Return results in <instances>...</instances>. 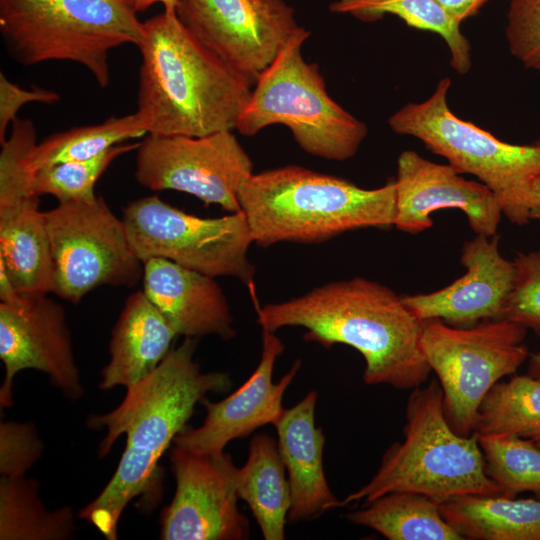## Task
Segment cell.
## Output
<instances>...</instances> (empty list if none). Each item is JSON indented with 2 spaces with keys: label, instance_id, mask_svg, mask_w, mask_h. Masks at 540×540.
I'll return each instance as SVG.
<instances>
[{
  "label": "cell",
  "instance_id": "cell-28",
  "mask_svg": "<svg viewBox=\"0 0 540 540\" xmlns=\"http://www.w3.org/2000/svg\"><path fill=\"white\" fill-rule=\"evenodd\" d=\"M474 432L540 441V379L514 374L496 383L480 405Z\"/></svg>",
  "mask_w": 540,
  "mask_h": 540
},
{
  "label": "cell",
  "instance_id": "cell-16",
  "mask_svg": "<svg viewBox=\"0 0 540 540\" xmlns=\"http://www.w3.org/2000/svg\"><path fill=\"white\" fill-rule=\"evenodd\" d=\"M394 226L417 234L433 225L439 209L461 210L476 234H497L502 210L494 193L480 181L467 180L450 164L432 162L412 150L397 161Z\"/></svg>",
  "mask_w": 540,
  "mask_h": 540
},
{
  "label": "cell",
  "instance_id": "cell-3",
  "mask_svg": "<svg viewBox=\"0 0 540 540\" xmlns=\"http://www.w3.org/2000/svg\"><path fill=\"white\" fill-rule=\"evenodd\" d=\"M137 47L135 113L147 134L201 137L236 128L254 83L202 45L176 11L144 21Z\"/></svg>",
  "mask_w": 540,
  "mask_h": 540
},
{
  "label": "cell",
  "instance_id": "cell-36",
  "mask_svg": "<svg viewBox=\"0 0 540 540\" xmlns=\"http://www.w3.org/2000/svg\"><path fill=\"white\" fill-rule=\"evenodd\" d=\"M460 23L475 15L488 0H438Z\"/></svg>",
  "mask_w": 540,
  "mask_h": 540
},
{
  "label": "cell",
  "instance_id": "cell-10",
  "mask_svg": "<svg viewBox=\"0 0 540 540\" xmlns=\"http://www.w3.org/2000/svg\"><path fill=\"white\" fill-rule=\"evenodd\" d=\"M122 220L143 263L160 257L214 278L254 283L255 267L247 255L253 239L241 211L201 218L153 195L128 203Z\"/></svg>",
  "mask_w": 540,
  "mask_h": 540
},
{
  "label": "cell",
  "instance_id": "cell-25",
  "mask_svg": "<svg viewBox=\"0 0 540 540\" xmlns=\"http://www.w3.org/2000/svg\"><path fill=\"white\" fill-rule=\"evenodd\" d=\"M349 512V522L389 540H464L443 518L440 503L414 492H390Z\"/></svg>",
  "mask_w": 540,
  "mask_h": 540
},
{
  "label": "cell",
  "instance_id": "cell-39",
  "mask_svg": "<svg viewBox=\"0 0 540 540\" xmlns=\"http://www.w3.org/2000/svg\"><path fill=\"white\" fill-rule=\"evenodd\" d=\"M527 374L540 379V351L529 355Z\"/></svg>",
  "mask_w": 540,
  "mask_h": 540
},
{
  "label": "cell",
  "instance_id": "cell-42",
  "mask_svg": "<svg viewBox=\"0 0 540 540\" xmlns=\"http://www.w3.org/2000/svg\"><path fill=\"white\" fill-rule=\"evenodd\" d=\"M534 144L540 145V138Z\"/></svg>",
  "mask_w": 540,
  "mask_h": 540
},
{
  "label": "cell",
  "instance_id": "cell-33",
  "mask_svg": "<svg viewBox=\"0 0 540 540\" xmlns=\"http://www.w3.org/2000/svg\"><path fill=\"white\" fill-rule=\"evenodd\" d=\"M506 38L514 57L540 71V0H511Z\"/></svg>",
  "mask_w": 540,
  "mask_h": 540
},
{
  "label": "cell",
  "instance_id": "cell-41",
  "mask_svg": "<svg viewBox=\"0 0 540 540\" xmlns=\"http://www.w3.org/2000/svg\"><path fill=\"white\" fill-rule=\"evenodd\" d=\"M531 219L540 220V208H536L531 211Z\"/></svg>",
  "mask_w": 540,
  "mask_h": 540
},
{
  "label": "cell",
  "instance_id": "cell-11",
  "mask_svg": "<svg viewBox=\"0 0 540 540\" xmlns=\"http://www.w3.org/2000/svg\"><path fill=\"white\" fill-rule=\"evenodd\" d=\"M52 260V291L77 304L95 288L132 287L143 278L122 219L104 199L58 203L44 212Z\"/></svg>",
  "mask_w": 540,
  "mask_h": 540
},
{
  "label": "cell",
  "instance_id": "cell-32",
  "mask_svg": "<svg viewBox=\"0 0 540 540\" xmlns=\"http://www.w3.org/2000/svg\"><path fill=\"white\" fill-rule=\"evenodd\" d=\"M515 278L500 320L531 329L540 336V251L519 253Z\"/></svg>",
  "mask_w": 540,
  "mask_h": 540
},
{
  "label": "cell",
  "instance_id": "cell-2",
  "mask_svg": "<svg viewBox=\"0 0 540 540\" xmlns=\"http://www.w3.org/2000/svg\"><path fill=\"white\" fill-rule=\"evenodd\" d=\"M257 322L273 332L303 327L306 341L326 348L353 347L364 358L363 380L368 385L414 389L431 373L421 345L422 321L402 296L366 278L330 282L299 297L257 307Z\"/></svg>",
  "mask_w": 540,
  "mask_h": 540
},
{
  "label": "cell",
  "instance_id": "cell-26",
  "mask_svg": "<svg viewBox=\"0 0 540 540\" xmlns=\"http://www.w3.org/2000/svg\"><path fill=\"white\" fill-rule=\"evenodd\" d=\"M76 530L68 505L49 510L37 480L25 475L0 478V540H67Z\"/></svg>",
  "mask_w": 540,
  "mask_h": 540
},
{
  "label": "cell",
  "instance_id": "cell-17",
  "mask_svg": "<svg viewBox=\"0 0 540 540\" xmlns=\"http://www.w3.org/2000/svg\"><path fill=\"white\" fill-rule=\"evenodd\" d=\"M284 351L282 341L273 331L262 329L260 361L250 377L232 394L218 402L206 397L200 402L205 408L203 423L186 426L174 439L175 446L218 456L226 445L250 435L267 424L275 425L285 408L282 400L294 380L301 362L297 360L278 381H273L277 358Z\"/></svg>",
  "mask_w": 540,
  "mask_h": 540
},
{
  "label": "cell",
  "instance_id": "cell-9",
  "mask_svg": "<svg viewBox=\"0 0 540 540\" xmlns=\"http://www.w3.org/2000/svg\"><path fill=\"white\" fill-rule=\"evenodd\" d=\"M422 326V350L443 390L448 421L458 434L470 436L488 392L529 357L526 329L506 320L455 327L429 319Z\"/></svg>",
  "mask_w": 540,
  "mask_h": 540
},
{
  "label": "cell",
  "instance_id": "cell-35",
  "mask_svg": "<svg viewBox=\"0 0 540 540\" xmlns=\"http://www.w3.org/2000/svg\"><path fill=\"white\" fill-rule=\"evenodd\" d=\"M60 101L58 93L33 86L23 89L0 73V144L6 140L7 128L18 117L17 112L26 103L40 102L53 104Z\"/></svg>",
  "mask_w": 540,
  "mask_h": 540
},
{
  "label": "cell",
  "instance_id": "cell-19",
  "mask_svg": "<svg viewBox=\"0 0 540 540\" xmlns=\"http://www.w3.org/2000/svg\"><path fill=\"white\" fill-rule=\"evenodd\" d=\"M142 279L143 292L178 336H236L228 301L214 277L154 257L144 262Z\"/></svg>",
  "mask_w": 540,
  "mask_h": 540
},
{
  "label": "cell",
  "instance_id": "cell-29",
  "mask_svg": "<svg viewBox=\"0 0 540 540\" xmlns=\"http://www.w3.org/2000/svg\"><path fill=\"white\" fill-rule=\"evenodd\" d=\"M147 134L134 112L110 117L96 125L73 127L38 143L31 155L34 171L60 163L93 158L130 139Z\"/></svg>",
  "mask_w": 540,
  "mask_h": 540
},
{
  "label": "cell",
  "instance_id": "cell-27",
  "mask_svg": "<svg viewBox=\"0 0 540 540\" xmlns=\"http://www.w3.org/2000/svg\"><path fill=\"white\" fill-rule=\"evenodd\" d=\"M330 10L364 22L395 15L410 27L440 35L449 48L450 64L459 74L471 68V45L460 31L461 23L438 0H335Z\"/></svg>",
  "mask_w": 540,
  "mask_h": 540
},
{
  "label": "cell",
  "instance_id": "cell-21",
  "mask_svg": "<svg viewBox=\"0 0 540 540\" xmlns=\"http://www.w3.org/2000/svg\"><path fill=\"white\" fill-rule=\"evenodd\" d=\"M177 336L143 290L133 293L112 330L110 360L101 371L99 388H128L140 382L159 366Z\"/></svg>",
  "mask_w": 540,
  "mask_h": 540
},
{
  "label": "cell",
  "instance_id": "cell-34",
  "mask_svg": "<svg viewBox=\"0 0 540 540\" xmlns=\"http://www.w3.org/2000/svg\"><path fill=\"white\" fill-rule=\"evenodd\" d=\"M44 444L36 426L28 422L0 423V475L17 477L41 458Z\"/></svg>",
  "mask_w": 540,
  "mask_h": 540
},
{
  "label": "cell",
  "instance_id": "cell-38",
  "mask_svg": "<svg viewBox=\"0 0 540 540\" xmlns=\"http://www.w3.org/2000/svg\"><path fill=\"white\" fill-rule=\"evenodd\" d=\"M135 13L144 11L154 4L160 3L164 6V10L176 11L178 0H119Z\"/></svg>",
  "mask_w": 540,
  "mask_h": 540
},
{
  "label": "cell",
  "instance_id": "cell-31",
  "mask_svg": "<svg viewBox=\"0 0 540 540\" xmlns=\"http://www.w3.org/2000/svg\"><path fill=\"white\" fill-rule=\"evenodd\" d=\"M140 142L118 144L93 158L71 161L34 171L32 187L38 195L54 196L58 203L91 201L97 180L119 156L137 149Z\"/></svg>",
  "mask_w": 540,
  "mask_h": 540
},
{
  "label": "cell",
  "instance_id": "cell-30",
  "mask_svg": "<svg viewBox=\"0 0 540 540\" xmlns=\"http://www.w3.org/2000/svg\"><path fill=\"white\" fill-rule=\"evenodd\" d=\"M487 475L500 495L516 498L530 492L540 500V448L536 442L506 433H475Z\"/></svg>",
  "mask_w": 540,
  "mask_h": 540
},
{
  "label": "cell",
  "instance_id": "cell-8",
  "mask_svg": "<svg viewBox=\"0 0 540 540\" xmlns=\"http://www.w3.org/2000/svg\"><path fill=\"white\" fill-rule=\"evenodd\" d=\"M450 86V78L441 79L427 100L408 103L390 116L389 127L419 139L460 174L477 177L494 193L511 223L527 224L532 181L540 176V145L510 144L458 118L447 102Z\"/></svg>",
  "mask_w": 540,
  "mask_h": 540
},
{
  "label": "cell",
  "instance_id": "cell-4",
  "mask_svg": "<svg viewBox=\"0 0 540 540\" xmlns=\"http://www.w3.org/2000/svg\"><path fill=\"white\" fill-rule=\"evenodd\" d=\"M396 185L364 189L298 165L252 174L238 193L253 243H320L361 228L394 226Z\"/></svg>",
  "mask_w": 540,
  "mask_h": 540
},
{
  "label": "cell",
  "instance_id": "cell-15",
  "mask_svg": "<svg viewBox=\"0 0 540 540\" xmlns=\"http://www.w3.org/2000/svg\"><path fill=\"white\" fill-rule=\"evenodd\" d=\"M0 359L5 368L1 408L13 406L14 378L26 369L45 373L71 401L84 395L64 308L47 294L0 302Z\"/></svg>",
  "mask_w": 540,
  "mask_h": 540
},
{
  "label": "cell",
  "instance_id": "cell-23",
  "mask_svg": "<svg viewBox=\"0 0 540 540\" xmlns=\"http://www.w3.org/2000/svg\"><path fill=\"white\" fill-rule=\"evenodd\" d=\"M443 518L463 539L540 540V500L467 494L440 504Z\"/></svg>",
  "mask_w": 540,
  "mask_h": 540
},
{
  "label": "cell",
  "instance_id": "cell-22",
  "mask_svg": "<svg viewBox=\"0 0 540 540\" xmlns=\"http://www.w3.org/2000/svg\"><path fill=\"white\" fill-rule=\"evenodd\" d=\"M39 197L0 201V261L20 296L52 291V260Z\"/></svg>",
  "mask_w": 540,
  "mask_h": 540
},
{
  "label": "cell",
  "instance_id": "cell-7",
  "mask_svg": "<svg viewBox=\"0 0 540 540\" xmlns=\"http://www.w3.org/2000/svg\"><path fill=\"white\" fill-rule=\"evenodd\" d=\"M309 36L303 27L256 78L235 130L253 136L268 126L284 125L305 152L344 161L357 153L368 129L329 96L318 65L303 58Z\"/></svg>",
  "mask_w": 540,
  "mask_h": 540
},
{
  "label": "cell",
  "instance_id": "cell-20",
  "mask_svg": "<svg viewBox=\"0 0 540 540\" xmlns=\"http://www.w3.org/2000/svg\"><path fill=\"white\" fill-rule=\"evenodd\" d=\"M318 399L310 391L296 405L285 409L274 425L278 450L288 474L291 493L289 522L310 521L341 507L331 491L323 467L325 435L315 423Z\"/></svg>",
  "mask_w": 540,
  "mask_h": 540
},
{
  "label": "cell",
  "instance_id": "cell-14",
  "mask_svg": "<svg viewBox=\"0 0 540 540\" xmlns=\"http://www.w3.org/2000/svg\"><path fill=\"white\" fill-rule=\"evenodd\" d=\"M170 464L176 490L161 515V539L248 538L249 523L238 508L237 467L230 454L213 456L174 446Z\"/></svg>",
  "mask_w": 540,
  "mask_h": 540
},
{
  "label": "cell",
  "instance_id": "cell-1",
  "mask_svg": "<svg viewBox=\"0 0 540 540\" xmlns=\"http://www.w3.org/2000/svg\"><path fill=\"white\" fill-rule=\"evenodd\" d=\"M196 338L184 337L159 366L140 382L126 388L122 402L106 414L91 415L87 425L105 429L99 457L107 455L125 435L119 464L99 495L79 517L106 539H117L118 522L128 503L160 489L159 460L187 426L194 409L208 393L226 392L232 380L225 372H202L194 360Z\"/></svg>",
  "mask_w": 540,
  "mask_h": 540
},
{
  "label": "cell",
  "instance_id": "cell-40",
  "mask_svg": "<svg viewBox=\"0 0 540 540\" xmlns=\"http://www.w3.org/2000/svg\"><path fill=\"white\" fill-rule=\"evenodd\" d=\"M531 203L532 210L540 208V176L532 181L531 185Z\"/></svg>",
  "mask_w": 540,
  "mask_h": 540
},
{
  "label": "cell",
  "instance_id": "cell-5",
  "mask_svg": "<svg viewBox=\"0 0 540 540\" xmlns=\"http://www.w3.org/2000/svg\"><path fill=\"white\" fill-rule=\"evenodd\" d=\"M443 390L432 379L416 387L405 409L404 439L383 454L370 481L348 494L341 506L368 503L390 492H414L440 504L454 497L500 494L487 475L478 439L458 434L445 413Z\"/></svg>",
  "mask_w": 540,
  "mask_h": 540
},
{
  "label": "cell",
  "instance_id": "cell-37",
  "mask_svg": "<svg viewBox=\"0 0 540 540\" xmlns=\"http://www.w3.org/2000/svg\"><path fill=\"white\" fill-rule=\"evenodd\" d=\"M20 298L4 264L0 261V300L12 303Z\"/></svg>",
  "mask_w": 540,
  "mask_h": 540
},
{
  "label": "cell",
  "instance_id": "cell-24",
  "mask_svg": "<svg viewBox=\"0 0 540 540\" xmlns=\"http://www.w3.org/2000/svg\"><path fill=\"white\" fill-rule=\"evenodd\" d=\"M277 441L267 434L255 435L248 458L235 475L239 499L247 503L265 540H283L291 493Z\"/></svg>",
  "mask_w": 540,
  "mask_h": 540
},
{
  "label": "cell",
  "instance_id": "cell-18",
  "mask_svg": "<svg viewBox=\"0 0 540 540\" xmlns=\"http://www.w3.org/2000/svg\"><path fill=\"white\" fill-rule=\"evenodd\" d=\"M499 235L476 237L464 243L461 263L466 273L431 293L402 296L406 307L421 321L440 319L455 327L500 320L513 287L515 265L499 251Z\"/></svg>",
  "mask_w": 540,
  "mask_h": 540
},
{
  "label": "cell",
  "instance_id": "cell-13",
  "mask_svg": "<svg viewBox=\"0 0 540 540\" xmlns=\"http://www.w3.org/2000/svg\"><path fill=\"white\" fill-rule=\"evenodd\" d=\"M176 14L202 45L253 83L303 29L284 0H178Z\"/></svg>",
  "mask_w": 540,
  "mask_h": 540
},
{
  "label": "cell",
  "instance_id": "cell-12",
  "mask_svg": "<svg viewBox=\"0 0 540 540\" xmlns=\"http://www.w3.org/2000/svg\"><path fill=\"white\" fill-rule=\"evenodd\" d=\"M136 157L137 182L153 191L175 190L240 211L238 193L253 162L230 130L201 137L147 134Z\"/></svg>",
  "mask_w": 540,
  "mask_h": 540
},
{
  "label": "cell",
  "instance_id": "cell-6",
  "mask_svg": "<svg viewBox=\"0 0 540 540\" xmlns=\"http://www.w3.org/2000/svg\"><path fill=\"white\" fill-rule=\"evenodd\" d=\"M0 31L15 61H72L111 83L109 53L138 46L143 22L119 0H0Z\"/></svg>",
  "mask_w": 540,
  "mask_h": 540
},
{
  "label": "cell",
  "instance_id": "cell-43",
  "mask_svg": "<svg viewBox=\"0 0 540 540\" xmlns=\"http://www.w3.org/2000/svg\"><path fill=\"white\" fill-rule=\"evenodd\" d=\"M536 444L540 448V441L536 442Z\"/></svg>",
  "mask_w": 540,
  "mask_h": 540
}]
</instances>
